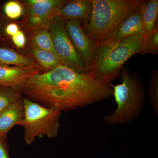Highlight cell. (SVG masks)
<instances>
[{
  "mask_svg": "<svg viewBox=\"0 0 158 158\" xmlns=\"http://www.w3.org/2000/svg\"><path fill=\"white\" fill-rule=\"evenodd\" d=\"M22 90L26 98L62 112L109 98L113 94V85L92 73H81L62 65L33 75Z\"/></svg>",
  "mask_w": 158,
  "mask_h": 158,
  "instance_id": "obj_1",
  "label": "cell"
},
{
  "mask_svg": "<svg viewBox=\"0 0 158 158\" xmlns=\"http://www.w3.org/2000/svg\"><path fill=\"white\" fill-rule=\"evenodd\" d=\"M147 0H90V15L82 27L94 50L100 43L110 37L127 18L138 11Z\"/></svg>",
  "mask_w": 158,
  "mask_h": 158,
  "instance_id": "obj_2",
  "label": "cell"
},
{
  "mask_svg": "<svg viewBox=\"0 0 158 158\" xmlns=\"http://www.w3.org/2000/svg\"><path fill=\"white\" fill-rule=\"evenodd\" d=\"M144 40V35L138 34L114 45L98 47L90 73L105 81L111 82L119 77L125 63L141 50Z\"/></svg>",
  "mask_w": 158,
  "mask_h": 158,
  "instance_id": "obj_3",
  "label": "cell"
},
{
  "mask_svg": "<svg viewBox=\"0 0 158 158\" xmlns=\"http://www.w3.org/2000/svg\"><path fill=\"white\" fill-rule=\"evenodd\" d=\"M122 83L113 86V94L117 107L114 113L104 119L110 124L125 123L138 116L145 101L144 85L138 74L123 67Z\"/></svg>",
  "mask_w": 158,
  "mask_h": 158,
  "instance_id": "obj_4",
  "label": "cell"
},
{
  "mask_svg": "<svg viewBox=\"0 0 158 158\" xmlns=\"http://www.w3.org/2000/svg\"><path fill=\"white\" fill-rule=\"evenodd\" d=\"M24 114L17 125L24 128V140L30 145L37 138L56 137L59 133L61 112L52 108L46 107L29 99L23 98Z\"/></svg>",
  "mask_w": 158,
  "mask_h": 158,
  "instance_id": "obj_5",
  "label": "cell"
},
{
  "mask_svg": "<svg viewBox=\"0 0 158 158\" xmlns=\"http://www.w3.org/2000/svg\"><path fill=\"white\" fill-rule=\"evenodd\" d=\"M47 27L52 40L56 53L62 65L77 72L88 73L69 37L64 19L56 15Z\"/></svg>",
  "mask_w": 158,
  "mask_h": 158,
  "instance_id": "obj_6",
  "label": "cell"
},
{
  "mask_svg": "<svg viewBox=\"0 0 158 158\" xmlns=\"http://www.w3.org/2000/svg\"><path fill=\"white\" fill-rule=\"evenodd\" d=\"M69 1L65 0H27L25 1L26 8L24 24L26 29L32 31L47 27L56 11Z\"/></svg>",
  "mask_w": 158,
  "mask_h": 158,
  "instance_id": "obj_7",
  "label": "cell"
},
{
  "mask_svg": "<svg viewBox=\"0 0 158 158\" xmlns=\"http://www.w3.org/2000/svg\"><path fill=\"white\" fill-rule=\"evenodd\" d=\"M65 28L78 56L90 73L94 49L91 40L82 27V21L78 19H64Z\"/></svg>",
  "mask_w": 158,
  "mask_h": 158,
  "instance_id": "obj_8",
  "label": "cell"
},
{
  "mask_svg": "<svg viewBox=\"0 0 158 158\" xmlns=\"http://www.w3.org/2000/svg\"><path fill=\"white\" fill-rule=\"evenodd\" d=\"M138 34H144L141 13L139 9L130 15L110 37L100 43L98 47L114 45Z\"/></svg>",
  "mask_w": 158,
  "mask_h": 158,
  "instance_id": "obj_9",
  "label": "cell"
},
{
  "mask_svg": "<svg viewBox=\"0 0 158 158\" xmlns=\"http://www.w3.org/2000/svg\"><path fill=\"white\" fill-rule=\"evenodd\" d=\"M39 73L37 69L0 65V85L22 88L30 77Z\"/></svg>",
  "mask_w": 158,
  "mask_h": 158,
  "instance_id": "obj_10",
  "label": "cell"
},
{
  "mask_svg": "<svg viewBox=\"0 0 158 158\" xmlns=\"http://www.w3.org/2000/svg\"><path fill=\"white\" fill-rule=\"evenodd\" d=\"M24 114L23 98L0 112V139H6L9 131L22 120Z\"/></svg>",
  "mask_w": 158,
  "mask_h": 158,
  "instance_id": "obj_11",
  "label": "cell"
},
{
  "mask_svg": "<svg viewBox=\"0 0 158 158\" xmlns=\"http://www.w3.org/2000/svg\"><path fill=\"white\" fill-rule=\"evenodd\" d=\"M92 9L90 0H74L69 1L56 11V15L64 19H78L85 20L90 15Z\"/></svg>",
  "mask_w": 158,
  "mask_h": 158,
  "instance_id": "obj_12",
  "label": "cell"
},
{
  "mask_svg": "<svg viewBox=\"0 0 158 158\" xmlns=\"http://www.w3.org/2000/svg\"><path fill=\"white\" fill-rule=\"evenodd\" d=\"M0 65L38 69L35 61L16 51L5 48L0 47Z\"/></svg>",
  "mask_w": 158,
  "mask_h": 158,
  "instance_id": "obj_13",
  "label": "cell"
},
{
  "mask_svg": "<svg viewBox=\"0 0 158 158\" xmlns=\"http://www.w3.org/2000/svg\"><path fill=\"white\" fill-rule=\"evenodd\" d=\"M141 15L144 36H147L154 29L158 22V0H149L143 3L139 9Z\"/></svg>",
  "mask_w": 158,
  "mask_h": 158,
  "instance_id": "obj_14",
  "label": "cell"
},
{
  "mask_svg": "<svg viewBox=\"0 0 158 158\" xmlns=\"http://www.w3.org/2000/svg\"><path fill=\"white\" fill-rule=\"evenodd\" d=\"M31 32L32 47L48 51L58 58L47 27L35 29Z\"/></svg>",
  "mask_w": 158,
  "mask_h": 158,
  "instance_id": "obj_15",
  "label": "cell"
},
{
  "mask_svg": "<svg viewBox=\"0 0 158 158\" xmlns=\"http://www.w3.org/2000/svg\"><path fill=\"white\" fill-rule=\"evenodd\" d=\"M31 52L37 65L42 68L44 72L49 71L62 65L59 59L48 51L32 47Z\"/></svg>",
  "mask_w": 158,
  "mask_h": 158,
  "instance_id": "obj_16",
  "label": "cell"
},
{
  "mask_svg": "<svg viewBox=\"0 0 158 158\" xmlns=\"http://www.w3.org/2000/svg\"><path fill=\"white\" fill-rule=\"evenodd\" d=\"M22 88L0 85V112L22 98Z\"/></svg>",
  "mask_w": 158,
  "mask_h": 158,
  "instance_id": "obj_17",
  "label": "cell"
},
{
  "mask_svg": "<svg viewBox=\"0 0 158 158\" xmlns=\"http://www.w3.org/2000/svg\"><path fill=\"white\" fill-rule=\"evenodd\" d=\"M150 53L156 55L158 53V23L156 24L153 31L146 37H144L143 47L139 52L140 55Z\"/></svg>",
  "mask_w": 158,
  "mask_h": 158,
  "instance_id": "obj_18",
  "label": "cell"
},
{
  "mask_svg": "<svg viewBox=\"0 0 158 158\" xmlns=\"http://www.w3.org/2000/svg\"><path fill=\"white\" fill-rule=\"evenodd\" d=\"M149 98L154 110L158 114V70L153 73L148 87Z\"/></svg>",
  "mask_w": 158,
  "mask_h": 158,
  "instance_id": "obj_19",
  "label": "cell"
},
{
  "mask_svg": "<svg viewBox=\"0 0 158 158\" xmlns=\"http://www.w3.org/2000/svg\"><path fill=\"white\" fill-rule=\"evenodd\" d=\"M4 11L6 16L12 19L19 18L23 13L22 4L16 1H10L5 4Z\"/></svg>",
  "mask_w": 158,
  "mask_h": 158,
  "instance_id": "obj_20",
  "label": "cell"
},
{
  "mask_svg": "<svg viewBox=\"0 0 158 158\" xmlns=\"http://www.w3.org/2000/svg\"><path fill=\"white\" fill-rule=\"evenodd\" d=\"M11 37L12 42L17 48H22L24 47L26 44V37L23 31L19 30Z\"/></svg>",
  "mask_w": 158,
  "mask_h": 158,
  "instance_id": "obj_21",
  "label": "cell"
},
{
  "mask_svg": "<svg viewBox=\"0 0 158 158\" xmlns=\"http://www.w3.org/2000/svg\"><path fill=\"white\" fill-rule=\"evenodd\" d=\"M6 139H0V158H10Z\"/></svg>",
  "mask_w": 158,
  "mask_h": 158,
  "instance_id": "obj_22",
  "label": "cell"
},
{
  "mask_svg": "<svg viewBox=\"0 0 158 158\" xmlns=\"http://www.w3.org/2000/svg\"><path fill=\"white\" fill-rule=\"evenodd\" d=\"M19 30V27L17 24L15 23H10L6 26L5 31L7 35L12 37Z\"/></svg>",
  "mask_w": 158,
  "mask_h": 158,
  "instance_id": "obj_23",
  "label": "cell"
}]
</instances>
